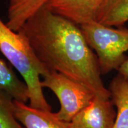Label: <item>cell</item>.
I'll list each match as a JSON object with an SVG mask.
<instances>
[{
	"instance_id": "cell-1",
	"label": "cell",
	"mask_w": 128,
	"mask_h": 128,
	"mask_svg": "<svg viewBox=\"0 0 128 128\" xmlns=\"http://www.w3.org/2000/svg\"><path fill=\"white\" fill-rule=\"evenodd\" d=\"M36 55L49 71L76 80L96 96L110 98L97 55L88 45L79 25L44 6L21 29Z\"/></svg>"
},
{
	"instance_id": "cell-2",
	"label": "cell",
	"mask_w": 128,
	"mask_h": 128,
	"mask_svg": "<svg viewBox=\"0 0 128 128\" xmlns=\"http://www.w3.org/2000/svg\"><path fill=\"white\" fill-rule=\"evenodd\" d=\"M0 50L18 71L28 86L30 106L45 111L52 108L43 93L40 76L49 71L42 64L22 30L14 32L0 19Z\"/></svg>"
},
{
	"instance_id": "cell-3",
	"label": "cell",
	"mask_w": 128,
	"mask_h": 128,
	"mask_svg": "<svg viewBox=\"0 0 128 128\" xmlns=\"http://www.w3.org/2000/svg\"><path fill=\"white\" fill-rule=\"evenodd\" d=\"M88 45L95 52L102 75L117 70L128 59V28H117L95 20L80 26Z\"/></svg>"
},
{
	"instance_id": "cell-4",
	"label": "cell",
	"mask_w": 128,
	"mask_h": 128,
	"mask_svg": "<svg viewBox=\"0 0 128 128\" xmlns=\"http://www.w3.org/2000/svg\"><path fill=\"white\" fill-rule=\"evenodd\" d=\"M41 81L42 87L48 88L56 96L60 104L55 113L60 120L70 122L83 108L92 103L96 94L84 85L61 73L49 71Z\"/></svg>"
},
{
	"instance_id": "cell-5",
	"label": "cell",
	"mask_w": 128,
	"mask_h": 128,
	"mask_svg": "<svg viewBox=\"0 0 128 128\" xmlns=\"http://www.w3.org/2000/svg\"><path fill=\"white\" fill-rule=\"evenodd\" d=\"M111 99L95 96L92 103L68 122L69 128H113L116 111Z\"/></svg>"
},
{
	"instance_id": "cell-6",
	"label": "cell",
	"mask_w": 128,
	"mask_h": 128,
	"mask_svg": "<svg viewBox=\"0 0 128 128\" xmlns=\"http://www.w3.org/2000/svg\"><path fill=\"white\" fill-rule=\"evenodd\" d=\"M102 0H50L46 4L53 12L81 26L95 20Z\"/></svg>"
},
{
	"instance_id": "cell-7",
	"label": "cell",
	"mask_w": 128,
	"mask_h": 128,
	"mask_svg": "<svg viewBox=\"0 0 128 128\" xmlns=\"http://www.w3.org/2000/svg\"><path fill=\"white\" fill-rule=\"evenodd\" d=\"M14 108L16 118L25 128H69L68 122L58 119L51 111L32 108L15 100Z\"/></svg>"
},
{
	"instance_id": "cell-8",
	"label": "cell",
	"mask_w": 128,
	"mask_h": 128,
	"mask_svg": "<svg viewBox=\"0 0 128 128\" xmlns=\"http://www.w3.org/2000/svg\"><path fill=\"white\" fill-rule=\"evenodd\" d=\"M108 90L117 109L113 128H128V78L118 74L112 80Z\"/></svg>"
},
{
	"instance_id": "cell-9",
	"label": "cell",
	"mask_w": 128,
	"mask_h": 128,
	"mask_svg": "<svg viewBox=\"0 0 128 128\" xmlns=\"http://www.w3.org/2000/svg\"><path fill=\"white\" fill-rule=\"evenodd\" d=\"M50 0H10L6 24L14 32H18L31 16Z\"/></svg>"
},
{
	"instance_id": "cell-10",
	"label": "cell",
	"mask_w": 128,
	"mask_h": 128,
	"mask_svg": "<svg viewBox=\"0 0 128 128\" xmlns=\"http://www.w3.org/2000/svg\"><path fill=\"white\" fill-rule=\"evenodd\" d=\"M95 21L110 27H123L128 22V0H102Z\"/></svg>"
},
{
	"instance_id": "cell-11",
	"label": "cell",
	"mask_w": 128,
	"mask_h": 128,
	"mask_svg": "<svg viewBox=\"0 0 128 128\" xmlns=\"http://www.w3.org/2000/svg\"><path fill=\"white\" fill-rule=\"evenodd\" d=\"M0 88L4 90L14 100L26 103L29 100V93L25 82L16 76L12 67L0 60Z\"/></svg>"
},
{
	"instance_id": "cell-12",
	"label": "cell",
	"mask_w": 128,
	"mask_h": 128,
	"mask_svg": "<svg viewBox=\"0 0 128 128\" xmlns=\"http://www.w3.org/2000/svg\"><path fill=\"white\" fill-rule=\"evenodd\" d=\"M14 98L0 88V128H25L14 113Z\"/></svg>"
},
{
	"instance_id": "cell-13",
	"label": "cell",
	"mask_w": 128,
	"mask_h": 128,
	"mask_svg": "<svg viewBox=\"0 0 128 128\" xmlns=\"http://www.w3.org/2000/svg\"><path fill=\"white\" fill-rule=\"evenodd\" d=\"M118 74L124 77L128 78V59L118 70Z\"/></svg>"
}]
</instances>
